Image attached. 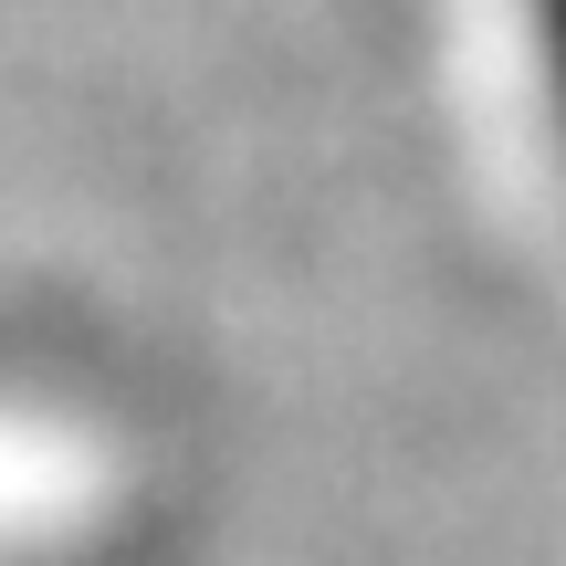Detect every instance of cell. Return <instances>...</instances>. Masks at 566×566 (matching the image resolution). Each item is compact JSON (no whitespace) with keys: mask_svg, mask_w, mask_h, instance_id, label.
I'll use <instances>...</instances> for the list:
<instances>
[{"mask_svg":"<svg viewBox=\"0 0 566 566\" xmlns=\"http://www.w3.org/2000/svg\"><path fill=\"white\" fill-rule=\"evenodd\" d=\"M514 63H525V105L566 179V0H514Z\"/></svg>","mask_w":566,"mask_h":566,"instance_id":"cell-1","label":"cell"}]
</instances>
